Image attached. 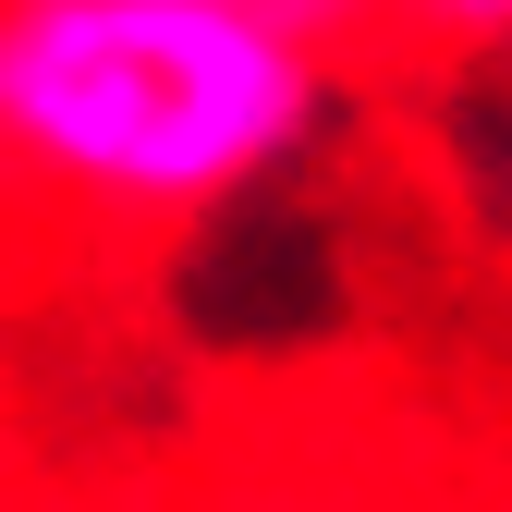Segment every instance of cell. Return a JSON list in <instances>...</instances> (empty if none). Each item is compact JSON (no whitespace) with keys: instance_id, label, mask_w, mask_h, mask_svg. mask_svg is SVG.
Segmentation results:
<instances>
[{"instance_id":"cell-1","label":"cell","mask_w":512,"mask_h":512,"mask_svg":"<svg viewBox=\"0 0 512 512\" xmlns=\"http://www.w3.org/2000/svg\"><path fill=\"white\" fill-rule=\"evenodd\" d=\"M330 122V49L256 0H0V196L208 220Z\"/></svg>"},{"instance_id":"cell-2","label":"cell","mask_w":512,"mask_h":512,"mask_svg":"<svg viewBox=\"0 0 512 512\" xmlns=\"http://www.w3.org/2000/svg\"><path fill=\"white\" fill-rule=\"evenodd\" d=\"M403 37H439V49H500L512 37V0H378Z\"/></svg>"},{"instance_id":"cell-3","label":"cell","mask_w":512,"mask_h":512,"mask_svg":"<svg viewBox=\"0 0 512 512\" xmlns=\"http://www.w3.org/2000/svg\"><path fill=\"white\" fill-rule=\"evenodd\" d=\"M256 13H281L293 37H317V49H342L354 25H378V0H256Z\"/></svg>"}]
</instances>
